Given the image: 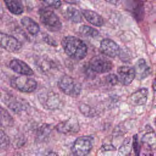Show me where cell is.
<instances>
[{
  "mask_svg": "<svg viewBox=\"0 0 156 156\" xmlns=\"http://www.w3.org/2000/svg\"><path fill=\"white\" fill-rule=\"evenodd\" d=\"M0 42L2 48L11 53L17 52L22 48V44L15 37L3 32L0 35Z\"/></svg>",
  "mask_w": 156,
  "mask_h": 156,
  "instance_id": "9",
  "label": "cell"
},
{
  "mask_svg": "<svg viewBox=\"0 0 156 156\" xmlns=\"http://www.w3.org/2000/svg\"><path fill=\"white\" fill-rule=\"evenodd\" d=\"M65 15L70 21L73 23H79L82 22V12H80L75 7L72 6L68 7L65 9Z\"/></svg>",
  "mask_w": 156,
  "mask_h": 156,
  "instance_id": "18",
  "label": "cell"
},
{
  "mask_svg": "<svg viewBox=\"0 0 156 156\" xmlns=\"http://www.w3.org/2000/svg\"><path fill=\"white\" fill-rule=\"evenodd\" d=\"M64 1L66 2L67 3H70V4H76L77 3L79 0H64Z\"/></svg>",
  "mask_w": 156,
  "mask_h": 156,
  "instance_id": "28",
  "label": "cell"
},
{
  "mask_svg": "<svg viewBox=\"0 0 156 156\" xmlns=\"http://www.w3.org/2000/svg\"><path fill=\"white\" fill-rule=\"evenodd\" d=\"M100 50L103 54L111 58H115L120 53L119 45L110 38H104L101 42Z\"/></svg>",
  "mask_w": 156,
  "mask_h": 156,
  "instance_id": "8",
  "label": "cell"
},
{
  "mask_svg": "<svg viewBox=\"0 0 156 156\" xmlns=\"http://www.w3.org/2000/svg\"><path fill=\"white\" fill-rule=\"evenodd\" d=\"M93 147L92 139L87 136L77 138L72 146V150L75 156H86Z\"/></svg>",
  "mask_w": 156,
  "mask_h": 156,
  "instance_id": "6",
  "label": "cell"
},
{
  "mask_svg": "<svg viewBox=\"0 0 156 156\" xmlns=\"http://www.w3.org/2000/svg\"><path fill=\"white\" fill-rule=\"evenodd\" d=\"M104 1L114 5H117L121 2V0H104Z\"/></svg>",
  "mask_w": 156,
  "mask_h": 156,
  "instance_id": "27",
  "label": "cell"
},
{
  "mask_svg": "<svg viewBox=\"0 0 156 156\" xmlns=\"http://www.w3.org/2000/svg\"><path fill=\"white\" fill-rule=\"evenodd\" d=\"M133 147L134 150V152L136 156H139L140 154V147H139V144L138 141L137 135H134V140H133Z\"/></svg>",
  "mask_w": 156,
  "mask_h": 156,
  "instance_id": "25",
  "label": "cell"
},
{
  "mask_svg": "<svg viewBox=\"0 0 156 156\" xmlns=\"http://www.w3.org/2000/svg\"><path fill=\"white\" fill-rule=\"evenodd\" d=\"M135 75L139 79H143L147 77L150 73V68L146 64L144 59L141 58L136 63L135 66Z\"/></svg>",
  "mask_w": 156,
  "mask_h": 156,
  "instance_id": "15",
  "label": "cell"
},
{
  "mask_svg": "<svg viewBox=\"0 0 156 156\" xmlns=\"http://www.w3.org/2000/svg\"><path fill=\"white\" fill-rule=\"evenodd\" d=\"M59 89L65 95L72 97H77L81 92L82 87L79 82L70 76H63L58 81Z\"/></svg>",
  "mask_w": 156,
  "mask_h": 156,
  "instance_id": "3",
  "label": "cell"
},
{
  "mask_svg": "<svg viewBox=\"0 0 156 156\" xmlns=\"http://www.w3.org/2000/svg\"><path fill=\"white\" fill-rule=\"evenodd\" d=\"M79 110L82 113H83L85 116H93L95 112L93 110L85 104H82L81 106H79Z\"/></svg>",
  "mask_w": 156,
  "mask_h": 156,
  "instance_id": "21",
  "label": "cell"
},
{
  "mask_svg": "<svg viewBox=\"0 0 156 156\" xmlns=\"http://www.w3.org/2000/svg\"><path fill=\"white\" fill-rule=\"evenodd\" d=\"M9 156H21L20 154H19L18 153H16V154H12L11 155H9Z\"/></svg>",
  "mask_w": 156,
  "mask_h": 156,
  "instance_id": "31",
  "label": "cell"
},
{
  "mask_svg": "<svg viewBox=\"0 0 156 156\" xmlns=\"http://www.w3.org/2000/svg\"><path fill=\"white\" fill-rule=\"evenodd\" d=\"M40 1L47 6L55 9L59 8L62 4L61 0H40Z\"/></svg>",
  "mask_w": 156,
  "mask_h": 156,
  "instance_id": "22",
  "label": "cell"
},
{
  "mask_svg": "<svg viewBox=\"0 0 156 156\" xmlns=\"http://www.w3.org/2000/svg\"><path fill=\"white\" fill-rule=\"evenodd\" d=\"M91 70L98 73H105L110 72L113 67V63L108 58L100 56L92 57L89 62Z\"/></svg>",
  "mask_w": 156,
  "mask_h": 156,
  "instance_id": "7",
  "label": "cell"
},
{
  "mask_svg": "<svg viewBox=\"0 0 156 156\" xmlns=\"http://www.w3.org/2000/svg\"><path fill=\"white\" fill-rule=\"evenodd\" d=\"M106 81H107V82L112 85H115L117 82H119L118 76L115 75V74H110L107 75V76L106 77Z\"/></svg>",
  "mask_w": 156,
  "mask_h": 156,
  "instance_id": "23",
  "label": "cell"
},
{
  "mask_svg": "<svg viewBox=\"0 0 156 156\" xmlns=\"http://www.w3.org/2000/svg\"><path fill=\"white\" fill-rule=\"evenodd\" d=\"M140 1H142V2H144V1H146V0H140Z\"/></svg>",
  "mask_w": 156,
  "mask_h": 156,
  "instance_id": "32",
  "label": "cell"
},
{
  "mask_svg": "<svg viewBox=\"0 0 156 156\" xmlns=\"http://www.w3.org/2000/svg\"><path fill=\"white\" fill-rule=\"evenodd\" d=\"M155 126H156V118H155Z\"/></svg>",
  "mask_w": 156,
  "mask_h": 156,
  "instance_id": "33",
  "label": "cell"
},
{
  "mask_svg": "<svg viewBox=\"0 0 156 156\" xmlns=\"http://www.w3.org/2000/svg\"><path fill=\"white\" fill-rule=\"evenodd\" d=\"M82 15L90 24L95 26L101 27L104 25V20L103 17L98 13L92 10L83 9L81 11Z\"/></svg>",
  "mask_w": 156,
  "mask_h": 156,
  "instance_id": "13",
  "label": "cell"
},
{
  "mask_svg": "<svg viewBox=\"0 0 156 156\" xmlns=\"http://www.w3.org/2000/svg\"><path fill=\"white\" fill-rule=\"evenodd\" d=\"M9 139L8 136L4 133L3 131H1V148H6L9 144Z\"/></svg>",
  "mask_w": 156,
  "mask_h": 156,
  "instance_id": "24",
  "label": "cell"
},
{
  "mask_svg": "<svg viewBox=\"0 0 156 156\" xmlns=\"http://www.w3.org/2000/svg\"><path fill=\"white\" fill-rule=\"evenodd\" d=\"M46 156H58V155L54 152H50L47 154Z\"/></svg>",
  "mask_w": 156,
  "mask_h": 156,
  "instance_id": "30",
  "label": "cell"
},
{
  "mask_svg": "<svg viewBox=\"0 0 156 156\" xmlns=\"http://www.w3.org/2000/svg\"><path fill=\"white\" fill-rule=\"evenodd\" d=\"M9 67L14 72L23 76H31L34 74L32 68L24 61L14 58L9 63Z\"/></svg>",
  "mask_w": 156,
  "mask_h": 156,
  "instance_id": "12",
  "label": "cell"
},
{
  "mask_svg": "<svg viewBox=\"0 0 156 156\" xmlns=\"http://www.w3.org/2000/svg\"><path fill=\"white\" fill-rule=\"evenodd\" d=\"M152 89L154 91H156V77H155V79L153 82V84H152Z\"/></svg>",
  "mask_w": 156,
  "mask_h": 156,
  "instance_id": "29",
  "label": "cell"
},
{
  "mask_svg": "<svg viewBox=\"0 0 156 156\" xmlns=\"http://www.w3.org/2000/svg\"><path fill=\"white\" fill-rule=\"evenodd\" d=\"M79 32L86 37H96L99 35V31L96 29L87 25H82L79 29Z\"/></svg>",
  "mask_w": 156,
  "mask_h": 156,
  "instance_id": "19",
  "label": "cell"
},
{
  "mask_svg": "<svg viewBox=\"0 0 156 156\" xmlns=\"http://www.w3.org/2000/svg\"><path fill=\"white\" fill-rule=\"evenodd\" d=\"M7 105L14 112H20L25 110V104L17 100H10L8 101Z\"/></svg>",
  "mask_w": 156,
  "mask_h": 156,
  "instance_id": "20",
  "label": "cell"
},
{
  "mask_svg": "<svg viewBox=\"0 0 156 156\" xmlns=\"http://www.w3.org/2000/svg\"><path fill=\"white\" fill-rule=\"evenodd\" d=\"M148 90L147 89L143 88L133 93L130 98L129 101L133 105H140L144 104L147 101Z\"/></svg>",
  "mask_w": 156,
  "mask_h": 156,
  "instance_id": "14",
  "label": "cell"
},
{
  "mask_svg": "<svg viewBox=\"0 0 156 156\" xmlns=\"http://www.w3.org/2000/svg\"><path fill=\"white\" fill-rule=\"evenodd\" d=\"M117 73L119 82L124 85H130L136 76L134 68L129 66H120L117 70Z\"/></svg>",
  "mask_w": 156,
  "mask_h": 156,
  "instance_id": "11",
  "label": "cell"
},
{
  "mask_svg": "<svg viewBox=\"0 0 156 156\" xmlns=\"http://www.w3.org/2000/svg\"><path fill=\"white\" fill-rule=\"evenodd\" d=\"M38 100L45 109L54 110L62 104V101L58 94L51 91L43 92L38 95Z\"/></svg>",
  "mask_w": 156,
  "mask_h": 156,
  "instance_id": "5",
  "label": "cell"
},
{
  "mask_svg": "<svg viewBox=\"0 0 156 156\" xmlns=\"http://www.w3.org/2000/svg\"><path fill=\"white\" fill-rule=\"evenodd\" d=\"M21 23L28 32L31 35H36L40 31V26L30 17H24L22 18Z\"/></svg>",
  "mask_w": 156,
  "mask_h": 156,
  "instance_id": "16",
  "label": "cell"
},
{
  "mask_svg": "<svg viewBox=\"0 0 156 156\" xmlns=\"http://www.w3.org/2000/svg\"><path fill=\"white\" fill-rule=\"evenodd\" d=\"M9 11L15 15H20L24 12V6L20 0H4Z\"/></svg>",
  "mask_w": 156,
  "mask_h": 156,
  "instance_id": "17",
  "label": "cell"
},
{
  "mask_svg": "<svg viewBox=\"0 0 156 156\" xmlns=\"http://www.w3.org/2000/svg\"><path fill=\"white\" fill-rule=\"evenodd\" d=\"M11 85L15 89L24 93H31L37 87L36 81L27 76L15 77L11 81Z\"/></svg>",
  "mask_w": 156,
  "mask_h": 156,
  "instance_id": "4",
  "label": "cell"
},
{
  "mask_svg": "<svg viewBox=\"0 0 156 156\" xmlns=\"http://www.w3.org/2000/svg\"><path fill=\"white\" fill-rule=\"evenodd\" d=\"M43 40H45V42L46 43H47L48 44L52 45V46H56L57 43H56L55 40L54 39H53L50 35H48V34H43Z\"/></svg>",
  "mask_w": 156,
  "mask_h": 156,
  "instance_id": "26",
  "label": "cell"
},
{
  "mask_svg": "<svg viewBox=\"0 0 156 156\" xmlns=\"http://www.w3.org/2000/svg\"><path fill=\"white\" fill-rule=\"evenodd\" d=\"M40 20L42 25L51 32L61 30L62 24L60 18L53 11L48 9H42L39 11Z\"/></svg>",
  "mask_w": 156,
  "mask_h": 156,
  "instance_id": "2",
  "label": "cell"
},
{
  "mask_svg": "<svg viewBox=\"0 0 156 156\" xmlns=\"http://www.w3.org/2000/svg\"><path fill=\"white\" fill-rule=\"evenodd\" d=\"M56 128L58 132L65 134H75L79 132L80 127L79 123L76 118H71L58 123Z\"/></svg>",
  "mask_w": 156,
  "mask_h": 156,
  "instance_id": "10",
  "label": "cell"
},
{
  "mask_svg": "<svg viewBox=\"0 0 156 156\" xmlns=\"http://www.w3.org/2000/svg\"><path fill=\"white\" fill-rule=\"evenodd\" d=\"M61 45L66 55L73 59L80 61L87 56V46L79 38L72 35L65 36L62 38Z\"/></svg>",
  "mask_w": 156,
  "mask_h": 156,
  "instance_id": "1",
  "label": "cell"
}]
</instances>
